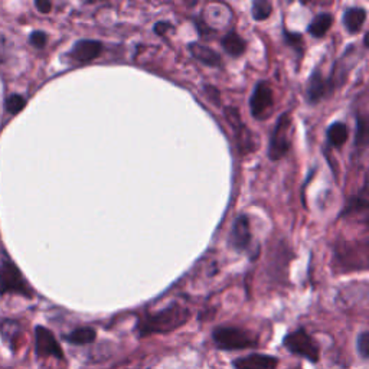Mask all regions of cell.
<instances>
[{
    "mask_svg": "<svg viewBox=\"0 0 369 369\" xmlns=\"http://www.w3.org/2000/svg\"><path fill=\"white\" fill-rule=\"evenodd\" d=\"M189 318L191 312L188 308L179 303H173L156 313H149L141 318L137 330L141 338L155 333H169L183 326Z\"/></svg>",
    "mask_w": 369,
    "mask_h": 369,
    "instance_id": "1",
    "label": "cell"
},
{
    "mask_svg": "<svg viewBox=\"0 0 369 369\" xmlns=\"http://www.w3.org/2000/svg\"><path fill=\"white\" fill-rule=\"evenodd\" d=\"M212 339L221 350H243L258 345L257 338L237 326H219L212 332Z\"/></svg>",
    "mask_w": 369,
    "mask_h": 369,
    "instance_id": "2",
    "label": "cell"
},
{
    "mask_svg": "<svg viewBox=\"0 0 369 369\" xmlns=\"http://www.w3.org/2000/svg\"><path fill=\"white\" fill-rule=\"evenodd\" d=\"M290 130H291V114L288 111L283 113L271 133L270 146H268V158L273 162H277L283 159L291 147V138H290Z\"/></svg>",
    "mask_w": 369,
    "mask_h": 369,
    "instance_id": "3",
    "label": "cell"
},
{
    "mask_svg": "<svg viewBox=\"0 0 369 369\" xmlns=\"http://www.w3.org/2000/svg\"><path fill=\"white\" fill-rule=\"evenodd\" d=\"M283 345L291 353L302 356V358L310 360L312 363H316L319 360V355H320L319 345L303 328L288 333L284 338Z\"/></svg>",
    "mask_w": 369,
    "mask_h": 369,
    "instance_id": "4",
    "label": "cell"
},
{
    "mask_svg": "<svg viewBox=\"0 0 369 369\" xmlns=\"http://www.w3.org/2000/svg\"><path fill=\"white\" fill-rule=\"evenodd\" d=\"M0 293L8 294H21L25 298H32V290L19 268L11 263L4 261L0 266Z\"/></svg>",
    "mask_w": 369,
    "mask_h": 369,
    "instance_id": "5",
    "label": "cell"
},
{
    "mask_svg": "<svg viewBox=\"0 0 369 369\" xmlns=\"http://www.w3.org/2000/svg\"><path fill=\"white\" fill-rule=\"evenodd\" d=\"M274 104L273 90L267 81H258L253 90L250 100L251 116L257 120H264Z\"/></svg>",
    "mask_w": 369,
    "mask_h": 369,
    "instance_id": "6",
    "label": "cell"
},
{
    "mask_svg": "<svg viewBox=\"0 0 369 369\" xmlns=\"http://www.w3.org/2000/svg\"><path fill=\"white\" fill-rule=\"evenodd\" d=\"M35 345H36V353L41 358H55V359H64V352L61 345L58 343L54 333L42 326H38L35 330Z\"/></svg>",
    "mask_w": 369,
    "mask_h": 369,
    "instance_id": "7",
    "label": "cell"
},
{
    "mask_svg": "<svg viewBox=\"0 0 369 369\" xmlns=\"http://www.w3.org/2000/svg\"><path fill=\"white\" fill-rule=\"evenodd\" d=\"M253 240L251 234V226H250V218L246 213L238 215L231 227L230 234V246L237 251H244L250 247Z\"/></svg>",
    "mask_w": 369,
    "mask_h": 369,
    "instance_id": "8",
    "label": "cell"
},
{
    "mask_svg": "<svg viewBox=\"0 0 369 369\" xmlns=\"http://www.w3.org/2000/svg\"><path fill=\"white\" fill-rule=\"evenodd\" d=\"M103 44L96 39H81L74 44L69 56L79 62H90L97 59L103 52Z\"/></svg>",
    "mask_w": 369,
    "mask_h": 369,
    "instance_id": "9",
    "label": "cell"
},
{
    "mask_svg": "<svg viewBox=\"0 0 369 369\" xmlns=\"http://www.w3.org/2000/svg\"><path fill=\"white\" fill-rule=\"evenodd\" d=\"M335 89V84L332 83L330 79H325L322 76V72L316 69L308 83V100L312 104L319 103L323 97H326L332 90Z\"/></svg>",
    "mask_w": 369,
    "mask_h": 369,
    "instance_id": "10",
    "label": "cell"
},
{
    "mask_svg": "<svg viewBox=\"0 0 369 369\" xmlns=\"http://www.w3.org/2000/svg\"><path fill=\"white\" fill-rule=\"evenodd\" d=\"M277 365V358L263 353H251L233 360V366L236 369H276Z\"/></svg>",
    "mask_w": 369,
    "mask_h": 369,
    "instance_id": "11",
    "label": "cell"
},
{
    "mask_svg": "<svg viewBox=\"0 0 369 369\" xmlns=\"http://www.w3.org/2000/svg\"><path fill=\"white\" fill-rule=\"evenodd\" d=\"M189 52L192 54V56L195 59H198L199 62H202L208 66H219L221 65V55L209 46H205V45L198 44V42H192V44H189Z\"/></svg>",
    "mask_w": 369,
    "mask_h": 369,
    "instance_id": "12",
    "label": "cell"
},
{
    "mask_svg": "<svg viewBox=\"0 0 369 369\" xmlns=\"http://www.w3.org/2000/svg\"><path fill=\"white\" fill-rule=\"evenodd\" d=\"M342 21L349 34H358L366 21V11L363 8H348Z\"/></svg>",
    "mask_w": 369,
    "mask_h": 369,
    "instance_id": "13",
    "label": "cell"
},
{
    "mask_svg": "<svg viewBox=\"0 0 369 369\" xmlns=\"http://www.w3.org/2000/svg\"><path fill=\"white\" fill-rule=\"evenodd\" d=\"M221 44H223V48L226 49V52L234 58L241 56L247 49V42L236 31L228 32L223 38V41H221Z\"/></svg>",
    "mask_w": 369,
    "mask_h": 369,
    "instance_id": "14",
    "label": "cell"
},
{
    "mask_svg": "<svg viewBox=\"0 0 369 369\" xmlns=\"http://www.w3.org/2000/svg\"><path fill=\"white\" fill-rule=\"evenodd\" d=\"M326 134H328V141L330 146L342 147L349 137V127L342 121H336L329 126Z\"/></svg>",
    "mask_w": 369,
    "mask_h": 369,
    "instance_id": "15",
    "label": "cell"
},
{
    "mask_svg": "<svg viewBox=\"0 0 369 369\" xmlns=\"http://www.w3.org/2000/svg\"><path fill=\"white\" fill-rule=\"evenodd\" d=\"M97 338V332L96 329L93 328H79L76 330H72L71 333L65 335V340L72 343V345H79V346H83V345H89V343H93Z\"/></svg>",
    "mask_w": 369,
    "mask_h": 369,
    "instance_id": "16",
    "label": "cell"
},
{
    "mask_svg": "<svg viewBox=\"0 0 369 369\" xmlns=\"http://www.w3.org/2000/svg\"><path fill=\"white\" fill-rule=\"evenodd\" d=\"M332 24H333V18H332V15H329V14H320V15H318L313 21H312V24L309 25V28H308V32L313 36V38H323L328 32H329V29L332 28Z\"/></svg>",
    "mask_w": 369,
    "mask_h": 369,
    "instance_id": "17",
    "label": "cell"
},
{
    "mask_svg": "<svg viewBox=\"0 0 369 369\" xmlns=\"http://www.w3.org/2000/svg\"><path fill=\"white\" fill-rule=\"evenodd\" d=\"M271 12H273V6L270 2H267V0H256L253 4L251 14H253V18L258 22L268 19L271 16Z\"/></svg>",
    "mask_w": 369,
    "mask_h": 369,
    "instance_id": "18",
    "label": "cell"
},
{
    "mask_svg": "<svg viewBox=\"0 0 369 369\" xmlns=\"http://www.w3.org/2000/svg\"><path fill=\"white\" fill-rule=\"evenodd\" d=\"M356 144L358 147L366 146L368 141V121L365 117H358L356 120Z\"/></svg>",
    "mask_w": 369,
    "mask_h": 369,
    "instance_id": "19",
    "label": "cell"
},
{
    "mask_svg": "<svg viewBox=\"0 0 369 369\" xmlns=\"http://www.w3.org/2000/svg\"><path fill=\"white\" fill-rule=\"evenodd\" d=\"M356 349H358V353L363 359H368V356H369V333H368V330H363L359 333V336L356 339Z\"/></svg>",
    "mask_w": 369,
    "mask_h": 369,
    "instance_id": "20",
    "label": "cell"
},
{
    "mask_svg": "<svg viewBox=\"0 0 369 369\" xmlns=\"http://www.w3.org/2000/svg\"><path fill=\"white\" fill-rule=\"evenodd\" d=\"M25 104H26V100L19 94H14L6 100V108L11 114L19 113L25 107Z\"/></svg>",
    "mask_w": 369,
    "mask_h": 369,
    "instance_id": "21",
    "label": "cell"
},
{
    "mask_svg": "<svg viewBox=\"0 0 369 369\" xmlns=\"http://www.w3.org/2000/svg\"><path fill=\"white\" fill-rule=\"evenodd\" d=\"M284 39H285V42L291 48H294L302 55V52H303V38H302L300 34H294V32L284 31Z\"/></svg>",
    "mask_w": 369,
    "mask_h": 369,
    "instance_id": "22",
    "label": "cell"
},
{
    "mask_svg": "<svg viewBox=\"0 0 369 369\" xmlns=\"http://www.w3.org/2000/svg\"><path fill=\"white\" fill-rule=\"evenodd\" d=\"M366 206H368V202H366V198L365 196H355V198H352L350 201H349V205H348V208L345 209V213H349V212H352V211H359V209H366Z\"/></svg>",
    "mask_w": 369,
    "mask_h": 369,
    "instance_id": "23",
    "label": "cell"
},
{
    "mask_svg": "<svg viewBox=\"0 0 369 369\" xmlns=\"http://www.w3.org/2000/svg\"><path fill=\"white\" fill-rule=\"evenodd\" d=\"M29 42H31L35 48H44V46L46 45V42H48V36H46V34L42 32V31H35V32H32V35H31V38H29Z\"/></svg>",
    "mask_w": 369,
    "mask_h": 369,
    "instance_id": "24",
    "label": "cell"
},
{
    "mask_svg": "<svg viewBox=\"0 0 369 369\" xmlns=\"http://www.w3.org/2000/svg\"><path fill=\"white\" fill-rule=\"evenodd\" d=\"M35 6L41 14H49L52 9V4L46 2V0H38V2H35Z\"/></svg>",
    "mask_w": 369,
    "mask_h": 369,
    "instance_id": "25",
    "label": "cell"
},
{
    "mask_svg": "<svg viewBox=\"0 0 369 369\" xmlns=\"http://www.w3.org/2000/svg\"><path fill=\"white\" fill-rule=\"evenodd\" d=\"M168 29H172V25H171L169 22H158V24L155 25V32H156L158 35H161V36L165 35Z\"/></svg>",
    "mask_w": 369,
    "mask_h": 369,
    "instance_id": "26",
    "label": "cell"
}]
</instances>
